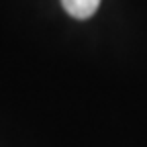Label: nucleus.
<instances>
[{
	"label": "nucleus",
	"mask_w": 147,
	"mask_h": 147,
	"mask_svg": "<svg viewBox=\"0 0 147 147\" xmlns=\"http://www.w3.org/2000/svg\"><path fill=\"white\" fill-rule=\"evenodd\" d=\"M61 4L74 18H90L98 10L100 0H61Z\"/></svg>",
	"instance_id": "1"
}]
</instances>
